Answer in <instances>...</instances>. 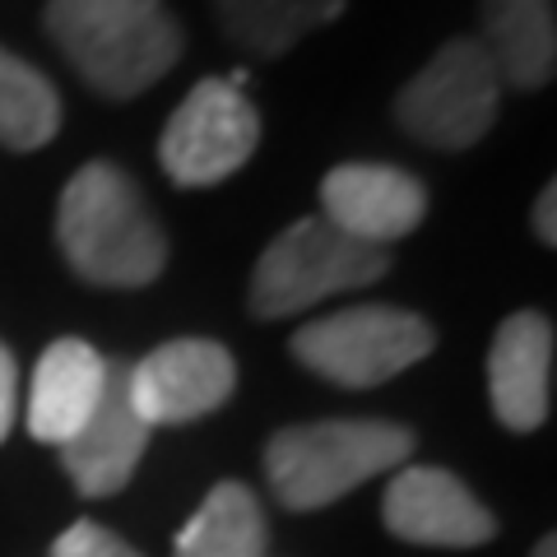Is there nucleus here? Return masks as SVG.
Returning a JSON list of instances; mask_svg holds the SVG:
<instances>
[{
	"instance_id": "obj_1",
	"label": "nucleus",
	"mask_w": 557,
	"mask_h": 557,
	"mask_svg": "<svg viewBox=\"0 0 557 557\" xmlns=\"http://www.w3.org/2000/svg\"><path fill=\"white\" fill-rule=\"evenodd\" d=\"M57 247L84 284L145 288L168 265V237L145 190L108 159L84 163L57 205Z\"/></svg>"
},
{
	"instance_id": "obj_2",
	"label": "nucleus",
	"mask_w": 557,
	"mask_h": 557,
	"mask_svg": "<svg viewBox=\"0 0 557 557\" xmlns=\"http://www.w3.org/2000/svg\"><path fill=\"white\" fill-rule=\"evenodd\" d=\"M51 42L102 98H139L182 61L186 33L163 0H47Z\"/></svg>"
},
{
	"instance_id": "obj_3",
	"label": "nucleus",
	"mask_w": 557,
	"mask_h": 557,
	"mask_svg": "<svg viewBox=\"0 0 557 557\" xmlns=\"http://www.w3.org/2000/svg\"><path fill=\"white\" fill-rule=\"evenodd\" d=\"M413 456V432L386 418H325L274 432L265 474L288 511H321Z\"/></svg>"
},
{
	"instance_id": "obj_4",
	"label": "nucleus",
	"mask_w": 557,
	"mask_h": 557,
	"mask_svg": "<svg viewBox=\"0 0 557 557\" xmlns=\"http://www.w3.org/2000/svg\"><path fill=\"white\" fill-rule=\"evenodd\" d=\"M386 270H391L386 247L354 242L348 233H339L335 223L311 214V219L288 223L265 247V256L256 260L251 311L260 321L298 317V311L335 298V293H354V288L376 284Z\"/></svg>"
},
{
	"instance_id": "obj_5",
	"label": "nucleus",
	"mask_w": 557,
	"mask_h": 557,
	"mask_svg": "<svg viewBox=\"0 0 557 557\" xmlns=\"http://www.w3.org/2000/svg\"><path fill=\"white\" fill-rule=\"evenodd\" d=\"M432 344H437V335L423 317H413L405 307L368 302L307 321L293 335V358L317 376L335 381V386L368 391L413 368V362H423Z\"/></svg>"
},
{
	"instance_id": "obj_6",
	"label": "nucleus",
	"mask_w": 557,
	"mask_h": 557,
	"mask_svg": "<svg viewBox=\"0 0 557 557\" xmlns=\"http://www.w3.org/2000/svg\"><path fill=\"white\" fill-rule=\"evenodd\" d=\"M502 108V75L479 38H450L395 94L399 131L432 149H474Z\"/></svg>"
},
{
	"instance_id": "obj_7",
	"label": "nucleus",
	"mask_w": 557,
	"mask_h": 557,
	"mask_svg": "<svg viewBox=\"0 0 557 557\" xmlns=\"http://www.w3.org/2000/svg\"><path fill=\"white\" fill-rule=\"evenodd\" d=\"M260 145V112L228 79H200L168 116L159 135V163L177 186H219Z\"/></svg>"
},
{
	"instance_id": "obj_8",
	"label": "nucleus",
	"mask_w": 557,
	"mask_h": 557,
	"mask_svg": "<svg viewBox=\"0 0 557 557\" xmlns=\"http://www.w3.org/2000/svg\"><path fill=\"white\" fill-rule=\"evenodd\" d=\"M237 362L214 339H168L131 368V399L149 428H177L228 405Z\"/></svg>"
},
{
	"instance_id": "obj_9",
	"label": "nucleus",
	"mask_w": 557,
	"mask_h": 557,
	"mask_svg": "<svg viewBox=\"0 0 557 557\" xmlns=\"http://www.w3.org/2000/svg\"><path fill=\"white\" fill-rule=\"evenodd\" d=\"M381 520L405 544L428 548H479L497 534L493 511L437 465L399 469L386 487V502H381Z\"/></svg>"
},
{
	"instance_id": "obj_10",
	"label": "nucleus",
	"mask_w": 557,
	"mask_h": 557,
	"mask_svg": "<svg viewBox=\"0 0 557 557\" xmlns=\"http://www.w3.org/2000/svg\"><path fill=\"white\" fill-rule=\"evenodd\" d=\"M428 214V190L405 168L339 163L321 182V219L368 247L409 237Z\"/></svg>"
},
{
	"instance_id": "obj_11",
	"label": "nucleus",
	"mask_w": 557,
	"mask_h": 557,
	"mask_svg": "<svg viewBox=\"0 0 557 557\" xmlns=\"http://www.w3.org/2000/svg\"><path fill=\"white\" fill-rule=\"evenodd\" d=\"M149 437H153V428L145 423V413H139L131 399V362L108 358V386H102L98 409L89 413V423L61 446L65 474L75 479L84 497H112L131 483Z\"/></svg>"
},
{
	"instance_id": "obj_12",
	"label": "nucleus",
	"mask_w": 557,
	"mask_h": 557,
	"mask_svg": "<svg viewBox=\"0 0 557 557\" xmlns=\"http://www.w3.org/2000/svg\"><path fill=\"white\" fill-rule=\"evenodd\" d=\"M487 399L502 428H544L553 405V321L544 311H516L497 325L487 348Z\"/></svg>"
},
{
	"instance_id": "obj_13",
	"label": "nucleus",
	"mask_w": 557,
	"mask_h": 557,
	"mask_svg": "<svg viewBox=\"0 0 557 557\" xmlns=\"http://www.w3.org/2000/svg\"><path fill=\"white\" fill-rule=\"evenodd\" d=\"M108 386V358L84 339H57L38 358L28 391V432L47 446H65L89 423Z\"/></svg>"
},
{
	"instance_id": "obj_14",
	"label": "nucleus",
	"mask_w": 557,
	"mask_h": 557,
	"mask_svg": "<svg viewBox=\"0 0 557 557\" xmlns=\"http://www.w3.org/2000/svg\"><path fill=\"white\" fill-rule=\"evenodd\" d=\"M479 42L511 89H544L557 70V5L553 0H483Z\"/></svg>"
},
{
	"instance_id": "obj_15",
	"label": "nucleus",
	"mask_w": 557,
	"mask_h": 557,
	"mask_svg": "<svg viewBox=\"0 0 557 557\" xmlns=\"http://www.w3.org/2000/svg\"><path fill=\"white\" fill-rule=\"evenodd\" d=\"M219 28L247 57H284L344 14V0H214Z\"/></svg>"
},
{
	"instance_id": "obj_16",
	"label": "nucleus",
	"mask_w": 557,
	"mask_h": 557,
	"mask_svg": "<svg viewBox=\"0 0 557 557\" xmlns=\"http://www.w3.org/2000/svg\"><path fill=\"white\" fill-rule=\"evenodd\" d=\"M172 557H265V511L247 483H219L186 520Z\"/></svg>"
},
{
	"instance_id": "obj_17",
	"label": "nucleus",
	"mask_w": 557,
	"mask_h": 557,
	"mask_svg": "<svg viewBox=\"0 0 557 557\" xmlns=\"http://www.w3.org/2000/svg\"><path fill=\"white\" fill-rule=\"evenodd\" d=\"M61 131V94L38 65L0 47V145L33 153Z\"/></svg>"
},
{
	"instance_id": "obj_18",
	"label": "nucleus",
	"mask_w": 557,
	"mask_h": 557,
	"mask_svg": "<svg viewBox=\"0 0 557 557\" xmlns=\"http://www.w3.org/2000/svg\"><path fill=\"white\" fill-rule=\"evenodd\" d=\"M51 557H139L126 539H116L108 525L98 520H75L57 544H51Z\"/></svg>"
},
{
	"instance_id": "obj_19",
	"label": "nucleus",
	"mask_w": 557,
	"mask_h": 557,
	"mask_svg": "<svg viewBox=\"0 0 557 557\" xmlns=\"http://www.w3.org/2000/svg\"><path fill=\"white\" fill-rule=\"evenodd\" d=\"M14 391H20V376H14V358H10V348L0 344V442H5L10 428H14Z\"/></svg>"
},
{
	"instance_id": "obj_20",
	"label": "nucleus",
	"mask_w": 557,
	"mask_h": 557,
	"mask_svg": "<svg viewBox=\"0 0 557 557\" xmlns=\"http://www.w3.org/2000/svg\"><path fill=\"white\" fill-rule=\"evenodd\" d=\"M534 233L548 242V247H557V182H548L544 190H539L534 200Z\"/></svg>"
},
{
	"instance_id": "obj_21",
	"label": "nucleus",
	"mask_w": 557,
	"mask_h": 557,
	"mask_svg": "<svg viewBox=\"0 0 557 557\" xmlns=\"http://www.w3.org/2000/svg\"><path fill=\"white\" fill-rule=\"evenodd\" d=\"M534 557H557V548H553V539H544V544L534 548Z\"/></svg>"
}]
</instances>
